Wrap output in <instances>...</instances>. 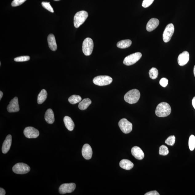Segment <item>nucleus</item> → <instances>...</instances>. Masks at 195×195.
Here are the masks:
<instances>
[{
    "label": "nucleus",
    "instance_id": "14",
    "mask_svg": "<svg viewBox=\"0 0 195 195\" xmlns=\"http://www.w3.org/2000/svg\"><path fill=\"white\" fill-rule=\"evenodd\" d=\"M82 156L85 159L89 160L92 158L93 151L90 145L86 144L84 145L82 148Z\"/></svg>",
    "mask_w": 195,
    "mask_h": 195
},
{
    "label": "nucleus",
    "instance_id": "30",
    "mask_svg": "<svg viewBox=\"0 0 195 195\" xmlns=\"http://www.w3.org/2000/svg\"><path fill=\"white\" fill-rule=\"evenodd\" d=\"M30 59V56H24L16 58L14 60V61L16 62H23L28 61Z\"/></svg>",
    "mask_w": 195,
    "mask_h": 195
},
{
    "label": "nucleus",
    "instance_id": "1",
    "mask_svg": "<svg viewBox=\"0 0 195 195\" xmlns=\"http://www.w3.org/2000/svg\"><path fill=\"white\" fill-rule=\"evenodd\" d=\"M171 107L169 104L166 102H161L157 105L155 114L159 117H165L171 113Z\"/></svg>",
    "mask_w": 195,
    "mask_h": 195
},
{
    "label": "nucleus",
    "instance_id": "4",
    "mask_svg": "<svg viewBox=\"0 0 195 195\" xmlns=\"http://www.w3.org/2000/svg\"><path fill=\"white\" fill-rule=\"evenodd\" d=\"M113 78L108 76H99L94 78L93 82L99 86H107L113 82Z\"/></svg>",
    "mask_w": 195,
    "mask_h": 195
},
{
    "label": "nucleus",
    "instance_id": "3",
    "mask_svg": "<svg viewBox=\"0 0 195 195\" xmlns=\"http://www.w3.org/2000/svg\"><path fill=\"white\" fill-rule=\"evenodd\" d=\"M88 16V12L82 11L77 12L74 18V25L78 28L84 23Z\"/></svg>",
    "mask_w": 195,
    "mask_h": 195
},
{
    "label": "nucleus",
    "instance_id": "18",
    "mask_svg": "<svg viewBox=\"0 0 195 195\" xmlns=\"http://www.w3.org/2000/svg\"><path fill=\"white\" fill-rule=\"evenodd\" d=\"M48 43L49 46L52 51H55L57 49V46L56 43V39L54 36L53 34H50L47 37Z\"/></svg>",
    "mask_w": 195,
    "mask_h": 195
},
{
    "label": "nucleus",
    "instance_id": "15",
    "mask_svg": "<svg viewBox=\"0 0 195 195\" xmlns=\"http://www.w3.org/2000/svg\"><path fill=\"white\" fill-rule=\"evenodd\" d=\"M12 141V137L11 135L9 134L6 137L4 141L2 147V151L3 153H7L11 148Z\"/></svg>",
    "mask_w": 195,
    "mask_h": 195
},
{
    "label": "nucleus",
    "instance_id": "39",
    "mask_svg": "<svg viewBox=\"0 0 195 195\" xmlns=\"http://www.w3.org/2000/svg\"><path fill=\"white\" fill-rule=\"evenodd\" d=\"M194 75L195 77V65L194 66Z\"/></svg>",
    "mask_w": 195,
    "mask_h": 195
},
{
    "label": "nucleus",
    "instance_id": "24",
    "mask_svg": "<svg viewBox=\"0 0 195 195\" xmlns=\"http://www.w3.org/2000/svg\"><path fill=\"white\" fill-rule=\"evenodd\" d=\"M132 43V41L130 39H125L119 41L117 43V46L120 49H126L129 47Z\"/></svg>",
    "mask_w": 195,
    "mask_h": 195
},
{
    "label": "nucleus",
    "instance_id": "37",
    "mask_svg": "<svg viewBox=\"0 0 195 195\" xmlns=\"http://www.w3.org/2000/svg\"><path fill=\"white\" fill-rule=\"evenodd\" d=\"M192 103L194 109H195V97H193V99Z\"/></svg>",
    "mask_w": 195,
    "mask_h": 195
},
{
    "label": "nucleus",
    "instance_id": "8",
    "mask_svg": "<svg viewBox=\"0 0 195 195\" xmlns=\"http://www.w3.org/2000/svg\"><path fill=\"white\" fill-rule=\"evenodd\" d=\"M175 30V28L173 24H169L166 26L163 34L164 42L167 43L171 40Z\"/></svg>",
    "mask_w": 195,
    "mask_h": 195
},
{
    "label": "nucleus",
    "instance_id": "35",
    "mask_svg": "<svg viewBox=\"0 0 195 195\" xmlns=\"http://www.w3.org/2000/svg\"><path fill=\"white\" fill-rule=\"evenodd\" d=\"M145 195H159L160 194L157 191H152L150 192L146 193Z\"/></svg>",
    "mask_w": 195,
    "mask_h": 195
},
{
    "label": "nucleus",
    "instance_id": "27",
    "mask_svg": "<svg viewBox=\"0 0 195 195\" xmlns=\"http://www.w3.org/2000/svg\"><path fill=\"white\" fill-rule=\"evenodd\" d=\"M189 146L191 151L193 150L195 148V137L192 135L189 140Z\"/></svg>",
    "mask_w": 195,
    "mask_h": 195
},
{
    "label": "nucleus",
    "instance_id": "34",
    "mask_svg": "<svg viewBox=\"0 0 195 195\" xmlns=\"http://www.w3.org/2000/svg\"><path fill=\"white\" fill-rule=\"evenodd\" d=\"M168 80L165 78H163L160 81V84L163 87H165L168 84Z\"/></svg>",
    "mask_w": 195,
    "mask_h": 195
},
{
    "label": "nucleus",
    "instance_id": "40",
    "mask_svg": "<svg viewBox=\"0 0 195 195\" xmlns=\"http://www.w3.org/2000/svg\"><path fill=\"white\" fill-rule=\"evenodd\" d=\"M54 1H60V0H54Z\"/></svg>",
    "mask_w": 195,
    "mask_h": 195
},
{
    "label": "nucleus",
    "instance_id": "19",
    "mask_svg": "<svg viewBox=\"0 0 195 195\" xmlns=\"http://www.w3.org/2000/svg\"><path fill=\"white\" fill-rule=\"evenodd\" d=\"M45 118L46 121L49 124H52L55 121L54 115L53 110L50 109L46 112Z\"/></svg>",
    "mask_w": 195,
    "mask_h": 195
},
{
    "label": "nucleus",
    "instance_id": "21",
    "mask_svg": "<svg viewBox=\"0 0 195 195\" xmlns=\"http://www.w3.org/2000/svg\"><path fill=\"white\" fill-rule=\"evenodd\" d=\"M64 122L66 128L69 131H72L74 128V124L71 118L66 116L64 118Z\"/></svg>",
    "mask_w": 195,
    "mask_h": 195
},
{
    "label": "nucleus",
    "instance_id": "20",
    "mask_svg": "<svg viewBox=\"0 0 195 195\" xmlns=\"http://www.w3.org/2000/svg\"><path fill=\"white\" fill-rule=\"evenodd\" d=\"M119 165L120 167L126 170L131 169L134 166L133 163L127 159L122 160L120 161Z\"/></svg>",
    "mask_w": 195,
    "mask_h": 195
},
{
    "label": "nucleus",
    "instance_id": "22",
    "mask_svg": "<svg viewBox=\"0 0 195 195\" xmlns=\"http://www.w3.org/2000/svg\"><path fill=\"white\" fill-rule=\"evenodd\" d=\"M91 103H92V101L90 99L88 98L84 99L79 103L78 106L79 109L82 110H84L88 108Z\"/></svg>",
    "mask_w": 195,
    "mask_h": 195
},
{
    "label": "nucleus",
    "instance_id": "28",
    "mask_svg": "<svg viewBox=\"0 0 195 195\" xmlns=\"http://www.w3.org/2000/svg\"><path fill=\"white\" fill-rule=\"evenodd\" d=\"M169 149L166 146L164 145H162L160 147L159 153V154L163 156H165L169 154Z\"/></svg>",
    "mask_w": 195,
    "mask_h": 195
},
{
    "label": "nucleus",
    "instance_id": "25",
    "mask_svg": "<svg viewBox=\"0 0 195 195\" xmlns=\"http://www.w3.org/2000/svg\"><path fill=\"white\" fill-rule=\"evenodd\" d=\"M82 100V97L79 95H74L70 96L68 99V101L71 104L74 105L80 102Z\"/></svg>",
    "mask_w": 195,
    "mask_h": 195
},
{
    "label": "nucleus",
    "instance_id": "2",
    "mask_svg": "<svg viewBox=\"0 0 195 195\" xmlns=\"http://www.w3.org/2000/svg\"><path fill=\"white\" fill-rule=\"evenodd\" d=\"M140 97V91L136 89H133L128 92L124 95V100L126 102L133 104L138 102Z\"/></svg>",
    "mask_w": 195,
    "mask_h": 195
},
{
    "label": "nucleus",
    "instance_id": "17",
    "mask_svg": "<svg viewBox=\"0 0 195 195\" xmlns=\"http://www.w3.org/2000/svg\"><path fill=\"white\" fill-rule=\"evenodd\" d=\"M159 21L156 18H152L149 21L147 24L146 29L147 31L150 32L155 30L159 26Z\"/></svg>",
    "mask_w": 195,
    "mask_h": 195
},
{
    "label": "nucleus",
    "instance_id": "29",
    "mask_svg": "<svg viewBox=\"0 0 195 195\" xmlns=\"http://www.w3.org/2000/svg\"><path fill=\"white\" fill-rule=\"evenodd\" d=\"M175 137L174 136H171L169 137L165 141V143L169 146H173L175 142Z\"/></svg>",
    "mask_w": 195,
    "mask_h": 195
},
{
    "label": "nucleus",
    "instance_id": "5",
    "mask_svg": "<svg viewBox=\"0 0 195 195\" xmlns=\"http://www.w3.org/2000/svg\"><path fill=\"white\" fill-rule=\"evenodd\" d=\"M94 47V43L92 39L87 38L83 42L82 49L83 52L86 56L90 55L92 54Z\"/></svg>",
    "mask_w": 195,
    "mask_h": 195
},
{
    "label": "nucleus",
    "instance_id": "36",
    "mask_svg": "<svg viewBox=\"0 0 195 195\" xmlns=\"http://www.w3.org/2000/svg\"><path fill=\"white\" fill-rule=\"evenodd\" d=\"M6 194V191L3 188H0V195H5Z\"/></svg>",
    "mask_w": 195,
    "mask_h": 195
},
{
    "label": "nucleus",
    "instance_id": "23",
    "mask_svg": "<svg viewBox=\"0 0 195 195\" xmlns=\"http://www.w3.org/2000/svg\"><path fill=\"white\" fill-rule=\"evenodd\" d=\"M47 97V93L46 90L43 89L39 93L37 97V103L38 104H41L46 100Z\"/></svg>",
    "mask_w": 195,
    "mask_h": 195
},
{
    "label": "nucleus",
    "instance_id": "6",
    "mask_svg": "<svg viewBox=\"0 0 195 195\" xmlns=\"http://www.w3.org/2000/svg\"><path fill=\"white\" fill-rule=\"evenodd\" d=\"M142 56L141 53L140 52L132 54L125 58L123 61V63L127 66L133 65L141 58Z\"/></svg>",
    "mask_w": 195,
    "mask_h": 195
},
{
    "label": "nucleus",
    "instance_id": "11",
    "mask_svg": "<svg viewBox=\"0 0 195 195\" xmlns=\"http://www.w3.org/2000/svg\"><path fill=\"white\" fill-rule=\"evenodd\" d=\"M24 134L26 138H35L38 137L39 135V133L36 129L31 126H29L25 129Z\"/></svg>",
    "mask_w": 195,
    "mask_h": 195
},
{
    "label": "nucleus",
    "instance_id": "10",
    "mask_svg": "<svg viewBox=\"0 0 195 195\" xmlns=\"http://www.w3.org/2000/svg\"><path fill=\"white\" fill-rule=\"evenodd\" d=\"M76 188L75 184L70 183L61 185L59 189L60 194H63L67 193H71L74 192Z\"/></svg>",
    "mask_w": 195,
    "mask_h": 195
},
{
    "label": "nucleus",
    "instance_id": "41",
    "mask_svg": "<svg viewBox=\"0 0 195 195\" xmlns=\"http://www.w3.org/2000/svg\"><path fill=\"white\" fill-rule=\"evenodd\" d=\"M1 62H0V66H1Z\"/></svg>",
    "mask_w": 195,
    "mask_h": 195
},
{
    "label": "nucleus",
    "instance_id": "38",
    "mask_svg": "<svg viewBox=\"0 0 195 195\" xmlns=\"http://www.w3.org/2000/svg\"><path fill=\"white\" fill-rule=\"evenodd\" d=\"M3 96V93L2 92V91H0V100H1V99L2 98V97Z\"/></svg>",
    "mask_w": 195,
    "mask_h": 195
},
{
    "label": "nucleus",
    "instance_id": "33",
    "mask_svg": "<svg viewBox=\"0 0 195 195\" xmlns=\"http://www.w3.org/2000/svg\"><path fill=\"white\" fill-rule=\"evenodd\" d=\"M154 0H144L142 3L143 7L146 8L150 6L152 4Z\"/></svg>",
    "mask_w": 195,
    "mask_h": 195
},
{
    "label": "nucleus",
    "instance_id": "26",
    "mask_svg": "<svg viewBox=\"0 0 195 195\" xmlns=\"http://www.w3.org/2000/svg\"><path fill=\"white\" fill-rule=\"evenodd\" d=\"M149 74L150 78L153 80H155L158 76V70L156 68L153 67L149 70Z\"/></svg>",
    "mask_w": 195,
    "mask_h": 195
},
{
    "label": "nucleus",
    "instance_id": "9",
    "mask_svg": "<svg viewBox=\"0 0 195 195\" xmlns=\"http://www.w3.org/2000/svg\"><path fill=\"white\" fill-rule=\"evenodd\" d=\"M119 126L120 129L124 133H129L132 131V124L125 118L120 120L119 122Z\"/></svg>",
    "mask_w": 195,
    "mask_h": 195
},
{
    "label": "nucleus",
    "instance_id": "32",
    "mask_svg": "<svg viewBox=\"0 0 195 195\" xmlns=\"http://www.w3.org/2000/svg\"><path fill=\"white\" fill-rule=\"evenodd\" d=\"M26 1V0H14L12 2L11 5L12 7H17L22 5Z\"/></svg>",
    "mask_w": 195,
    "mask_h": 195
},
{
    "label": "nucleus",
    "instance_id": "12",
    "mask_svg": "<svg viewBox=\"0 0 195 195\" xmlns=\"http://www.w3.org/2000/svg\"><path fill=\"white\" fill-rule=\"evenodd\" d=\"M7 109L9 113H15L19 111L20 108L17 97H14L10 101L9 104L8 105Z\"/></svg>",
    "mask_w": 195,
    "mask_h": 195
},
{
    "label": "nucleus",
    "instance_id": "7",
    "mask_svg": "<svg viewBox=\"0 0 195 195\" xmlns=\"http://www.w3.org/2000/svg\"><path fill=\"white\" fill-rule=\"evenodd\" d=\"M30 170V167L29 165L22 163L16 164L12 168V170L14 173L22 175L28 173Z\"/></svg>",
    "mask_w": 195,
    "mask_h": 195
},
{
    "label": "nucleus",
    "instance_id": "13",
    "mask_svg": "<svg viewBox=\"0 0 195 195\" xmlns=\"http://www.w3.org/2000/svg\"><path fill=\"white\" fill-rule=\"evenodd\" d=\"M189 60V54L188 51H185L178 56V63L180 66L186 65Z\"/></svg>",
    "mask_w": 195,
    "mask_h": 195
},
{
    "label": "nucleus",
    "instance_id": "31",
    "mask_svg": "<svg viewBox=\"0 0 195 195\" xmlns=\"http://www.w3.org/2000/svg\"><path fill=\"white\" fill-rule=\"evenodd\" d=\"M42 5L43 7L45 8L50 12L54 13V11L52 7L50 5V2H43L42 3Z\"/></svg>",
    "mask_w": 195,
    "mask_h": 195
},
{
    "label": "nucleus",
    "instance_id": "16",
    "mask_svg": "<svg viewBox=\"0 0 195 195\" xmlns=\"http://www.w3.org/2000/svg\"><path fill=\"white\" fill-rule=\"evenodd\" d=\"M131 152L132 155L137 159L141 160L144 157V152L139 147H133L132 149Z\"/></svg>",
    "mask_w": 195,
    "mask_h": 195
}]
</instances>
